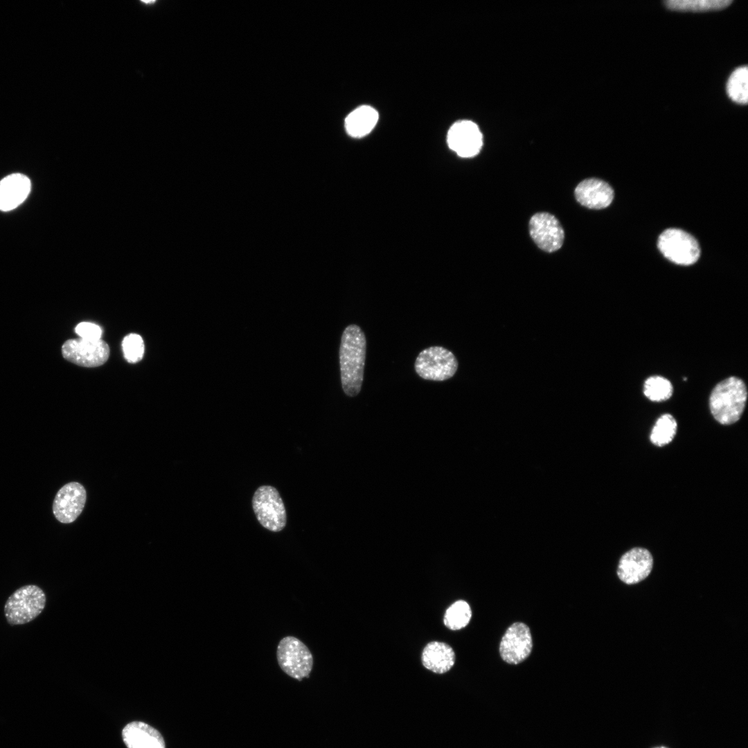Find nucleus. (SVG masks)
Returning a JSON list of instances; mask_svg holds the SVG:
<instances>
[{
    "mask_svg": "<svg viewBox=\"0 0 748 748\" xmlns=\"http://www.w3.org/2000/svg\"><path fill=\"white\" fill-rule=\"evenodd\" d=\"M653 567L651 553L645 548L634 547L625 553L617 567L618 578L627 585H634L645 579Z\"/></svg>",
    "mask_w": 748,
    "mask_h": 748,
    "instance_id": "obj_13",
    "label": "nucleus"
},
{
    "mask_svg": "<svg viewBox=\"0 0 748 748\" xmlns=\"http://www.w3.org/2000/svg\"><path fill=\"white\" fill-rule=\"evenodd\" d=\"M87 499L84 488L78 482H70L57 492L53 504L55 518L64 524L74 522L81 514Z\"/></svg>",
    "mask_w": 748,
    "mask_h": 748,
    "instance_id": "obj_12",
    "label": "nucleus"
},
{
    "mask_svg": "<svg viewBox=\"0 0 748 748\" xmlns=\"http://www.w3.org/2000/svg\"><path fill=\"white\" fill-rule=\"evenodd\" d=\"M63 357L68 361L83 367H96L105 364L109 356V348L100 339H69L62 347Z\"/></svg>",
    "mask_w": 748,
    "mask_h": 748,
    "instance_id": "obj_8",
    "label": "nucleus"
},
{
    "mask_svg": "<svg viewBox=\"0 0 748 748\" xmlns=\"http://www.w3.org/2000/svg\"><path fill=\"white\" fill-rule=\"evenodd\" d=\"M654 748H668V747H664V746H660V747H654Z\"/></svg>",
    "mask_w": 748,
    "mask_h": 748,
    "instance_id": "obj_26",
    "label": "nucleus"
},
{
    "mask_svg": "<svg viewBox=\"0 0 748 748\" xmlns=\"http://www.w3.org/2000/svg\"><path fill=\"white\" fill-rule=\"evenodd\" d=\"M458 363L455 355L442 346H430L418 354L414 364L415 371L422 379L443 382L452 378Z\"/></svg>",
    "mask_w": 748,
    "mask_h": 748,
    "instance_id": "obj_4",
    "label": "nucleus"
},
{
    "mask_svg": "<svg viewBox=\"0 0 748 748\" xmlns=\"http://www.w3.org/2000/svg\"><path fill=\"white\" fill-rule=\"evenodd\" d=\"M747 398L744 382L736 377H729L718 383L709 398V407L713 418L720 424L731 425L741 418Z\"/></svg>",
    "mask_w": 748,
    "mask_h": 748,
    "instance_id": "obj_2",
    "label": "nucleus"
},
{
    "mask_svg": "<svg viewBox=\"0 0 748 748\" xmlns=\"http://www.w3.org/2000/svg\"><path fill=\"white\" fill-rule=\"evenodd\" d=\"M472 618V609L464 600L453 603L445 611L444 625L449 630L456 631L465 627Z\"/></svg>",
    "mask_w": 748,
    "mask_h": 748,
    "instance_id": "obj_19",
    "label": "nucleus"
},
{
    "mask_svg": "<svg viewBox=\"0 0 748 748\" xmlns=\"http://www.w3.org/2000/svg\"><path fill=\"white\" fill-rule=\"evenodd\" d=\"M276 658L281 670L288 676L301 681L308 677L313 667V656L301 640L287 636L277 646Z\"/></svg>",
    "mask_w": 748,
    "mask_h": 748,
    "instance_id": "obj_6",
    "label": "nucleus"
},
{
    "mask_svg": "<svg viewBox=\"0 0 748 748\" xmlns=\"http://www.w3.org/2000/svg\"><path fill=\"white\" fill-rule=\"evenodd\" d=\"M252 508L258 522L271 532L282 531L287 524V513L283 499L276 488L261 486L252 497Z\"/></svg>",
    "mask_w": 748,
    "mask_h": 748,
    "instance_id": "obj_5",
    "label": "nucleus"
},
{
    "mask_svg": "<svg viewBox=\"0 0 748 748\" xmlns=\"http://www.w3.org/2000/svg\"><path fill=\"white\" fill-rule=\"evenodd\" d=\"M731 0H668L666 6L672 10L680 11H709L723 9L729 6Z\"/></svg>",
    "mask_w": 748,
    "mask_h": 748,
    "instance_id": "obj_21",
    "label": "nucleus"
},
{
    "mask_svg": "<svg viewBox=\"0 0 748 748\" xmlns=\"http://www.w3.org/2000/svg\"><path fill=\"white\" fill-rule=\"evenodd\" d=\"M29 178L21 173L10 174L0 181V211H10L23 203L30 192Z\"/></svg>",
    "mask_w": 748,
    "mask_h": 748,
    "instance_id": "obj_15",
    "label": "nucleus"
},
{
    "mask_svg": "<svg viewBox=\"0 0 748 748\" xmlns=\"http://www.w3.org/2000/svg\"><path fill=\"white\" fill-rule=\"evenodd\" d=\"M366 339L362 328L356 324L346 327L339 346L341 383L348 397L357 395L364 380Z\"/></svg>",
    "mask_w": 748,
    "mask_h": 748,
    "instance_id": "obj_1",
    "label": "nucleus"
},
{
    "mask_svg": "<svg viewBox=\"0 0 748 748\" xmlns=\"http://www.w3.org/2000/svg\"><path fill=\"white\" fill-rule=\"evenodd\" d=\"M533 639L530 628L525 623L515 622L506 630L499 644L501 659L509 664H518L530 655Z\"/></svg>",
    "mask_w": 748,
    "mask_h": 748,
    "instance_id": "obj_9",
    "label": "nucleus"
},
{
    "mask_svg": "<svg viewBox=\"0 0 748 748\" xmlns=\"http://www.w3.org/2000/svg\"><path fill=\"white\" fill-rule=\"evenodd\" d=\"M748 70L747 66H740L733 71L729 76L727 91L730 98L739 104H746L747 93Z\"/></svg>",
    "mask_w": 748,
    "mask_h": 748,
    "instance_id": "obj_22",
    "label": "nucleus"
},
{
    "mask_svg": "<svg viewBox=\"0 0 748 748\" xmlns=\"http://www.w3.org/2000/svg\"><path fill=\"white\" fill-rule=\"evenodd\" d=\"M122 348L124 357L129 363H136L143 358L144 343L139 335L132 333L125 337Z\"/></svg>",
    "mask_w": 748,
    "mask_h": 748,
    "instance_id": "obj_24",
    "label": "nucleus"
},
{
    "mask_svg": "<svg viewBox=\"0 0 748 748\" xmlns=\"http://www.w3.org/2000/svg\"><path fill=\"white\" fill-rule=\"evenodd\" d=\"M658 248L669 260L682 265H690L699 258L697 241L689 233L678 229L665 230L658 240Z\"/></svg>",
    "mask_w": 748,
    "mask_h": 748,
    "instance_id": "obj_7",
    "label": "nucleus"
},
{
    "mask_svg": "<svg viewBox=\"0 0 748 748\" xmlns=\"http://www.w3.org/2000/svg\"><path fill=\"white\" fill-rule=\"evenodd\" d=\"M673 391L670 382L661 376L650 377L644 383V394L653 402L668 400L671 397Z\"/></svg>",
    "mask_w": 748,
    "mask_h": 748,
    "instance_id": "obj_23",
    "label": "nucleus"
},
{
    "mask_svg": "<svg viewBox=\"0 0 748 748\" xmlns=\"http://www.w3.org/2000/svg\"><path fill=\"white\" fill-rule=\"evenodd\" d=\"M449 148L459 157H472L483 145L482 134L477 125L471 121H459L449 128L447 135Z\"/></svg>",
    "mask_w": 748,
    "mask_h": 748,
    "instance_id": "obj_11",
    "label": "nucleus"
},
{
    "mask_svg": "<svg viewBox=\"0 0 748 748\" xmlns=\"http://www.w3.org/2000/svg\"><path fill=\"white\" fill-rule=\"evenodd\" d=\"M528 227L531 237L542 250L552 253L562 247L564 232L554 215L546 212L535 213L531 217Z\"/></svg>",
    "mask_w": 748,
    "mask_h": 748,
    "instance_id": "obj_10",
    "label": "nucleus"
},
{
    "mask_svg": "<svg viewBox=\"0 0 748 748\" xmlns=\"http://www.w3.org/2000/svg\"><path fill=\"white\" fill-rule=\"evenodd\" d=\"M46 594L35 585H26L15 590L4 605V616L10 625H23L35 619L44 609Z\"/></svg>",
    "mask_w": 748,
    "mask_h": 748,
    "instance_id": "obj_3",
    "label": "nucleus"
},
{
    "mask_svg": "<svg viewBox=\"0 0 748 748\" xmlns=\"http://www.w3.org/2000/svg\"><path fill=\"white\" fill-rule=\"evenodd\" d=\"M378 118V113L373 107L368 105L358 107L345 119L346 132L353 137H363L372 131Z\"/></svg>",
    "mask_w": 748,
    "mask_h": 748,
    "instance_id": "obj_18",
    "label": "nucleus"
},
{
    "mask_svg": "<svg viewBox=\"0 0 748 748\" xmlns=\"http://www.w3.org/2000/svg\"><path fill=\"white\" fill-rule=\"evenodd\" d=\"M122 736L127 748H166L161 733L143 722L127 724L122 731Z\"/></svg>",
    "mask_w": 748,
    "mask_h": 748,
    "instance_id": "obj_16",
    "label": "nucleus"
},
{
    "mask_svg": "<svg viewBox=\"0 0 748 748\" xmlns=\"http://www.w3.org/2000/svg\"><path fill=\"white\" fill-rule=\"evenodd\" d=\"M455 659L453 648L449 644L438 641L428 643L421 655L423 666L436 674H444L450 670L455 664Z\"/></svg>",
    "mask_w": 748,
    "mask_h": 748,
    "instance_id": "obj_17",
    "label": "nucleus"
},
{
    "mask_svg": "<svg viewBox=\"0 0 748 748\" xmlns=\"http://www.w3.org/2000/svg\"><path fill=\"white\" fill-rule=\"evenodd\" d=\"M677 424L675 418L668 413L661 416L653 426L650 435L651 443L663 447L670 443L677 432Z\"/></svg>",
    "mask_w": 748,
    "mask_h": 748,
    "instance_id": "obj_20",
    "label": "nucleus"
},
{
    "mask_svg": "<svg viewBox=\"0 0 748 748\" xmlns=\"http://www.w3.org/2000/svg\"><path fill=\"white\" fill-rule=\"evenodd\" d=\"M574 195L581 205L591 209H602L612 203L614 190L607 182L590 178L578 184Z\"/></svg>",
    "mask_w": 748,
    "mask_h": 748,
    "instance_id": "obj_14",
    "label": "nucleus"
},
{
    "mask_svg": "<svg viewBox=\"0 0 748 748\" xmlns=\"http://www.w3.org/2000/svg\"><path fill=\"white\" fill-rule=\"evenodd\" d=\"M75 331L82 339L91 341L100 340L102 335L100 327L90 322L80 323Z\"/></svg>",
    "mask_w": 748,
    "mask_h": 748,
    "instance_id": "obj_25",
    "label": "nucleus"
}]
</instances>
